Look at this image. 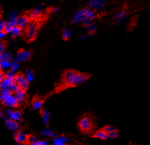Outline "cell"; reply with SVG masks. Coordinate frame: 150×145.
Returning <instances> with one entry per match:
<instances>
[{
    "instance_id": "6da1fadb",
    "label": "cell",
    "mask_w": 150,
    "mask_h": 145,
    "mask_svg": "<svg viewBox=\"0 0 150 145\" xmlns=\"http://www.w3.org/2000/svg\"><path fill=\"white\" fill-rule=\"evenodd\" d=\"M78 71L74 70H67L63 72L62 79V86L64 87H75V80Z\"/></svg>"
},
{
    "instance_id": "7a4b0ae2",
    "label": "cell",
    "mask_w": 150,
    "mask_h": 145,
    "mask_svg": "<svg viewBox=\"0 0 150 145\" xmlns=\"http://www.w3.org/2000/svg\"><path fill=\"white\" fill-rule=\"evenodd\" d=\"M38 32V25L34 22L28 24L25 27V37L28 41H32L36 38Z\"/></svg>"
},
{
    "instance_id": "3957f363",
    "label": "cell",
    "mask_w": 150,
    "mask_h": 145,
    "mask_svg": "<svg viewBox=\"0 0 150 145\" xmlns=\"http://www.w3.org/2000/svg\"><path fill=\"white\" fill-rule=\"evenodd\" d=\"M78 127L82 132L86 133L89 131H91L93 127V122L90 116H84L79 120L78 122Z\"/></svg>"
},
{
    "instance_id": "277c9868",
    "label": "cell",
    "mask_w": 150,
    "mask_h": 145,
    "mask_svg": "<svg viewBox=\"0 0 150 145\" xmlns=\"http://www.w3.org/2000/svg\"><path fill=\"white\" fill-rule=\"evenodd\" d=\"M1 104L6 107H10V108H17L19 106V102L14 94H6L3 95L1 97Z\"/></svg>"
},
{
    "instance_id": "5b68a950",
    "label": "cell",
    "mask_w": 150,
    "mask_h": 145,
    "mask_svg": "<svg viewBox=\"0 0 150 145\" xmlns=\"http://www.w3.org/2000/svg\"><path fill=\"white\" fill-rule=\"evenodd\" d=\"M16 84L19 86V88L26 90L29 86V82L26 79L25 76L21 72H18L15 74V78H14Z\"/></svg>"
},
{
    "instance_id": "8992f818",
    "label": "cell",
    "mask_w": 150,
    "mask_h": 145,
    "mask_svg": "<svg viewBox=\"0 0 150 145\" xmlns=\"http://www.w3.org/2000/svg\"><path fill=\"white\" fill-rule=\"evenodd\" d=\"M87 6L89 8L96 12L102 11L106 6V1L105 0H88Z\"/></svg>"
},
{
    "instance_id": "52a82bcc",
    "label": "cell",
    "mask_w": 150,
    "mask_h": 145,
    "mask_svg": "<svg viewBox=\"0 0 150 145\" xmlns=\"http://www.w3.org/2000/svg\"><path fill=\"white\" fill-rule=\"evenodd\" d=\"M32 56V53L29 51L21 49L17 52L15 57V60L17 62H21L28 61L30 59Z\"/></svg>"
},
{
    "instance_id": "ba28073f",
    "label": "cell",
    "mask_w": 150,
    "mask_h": 145,
    "mask_svg": "<svg viewBox=\"0 0 150 145\" xmlns=\"http://www.w3.org/2000/svg\"><path fill=\"white\" fill-rule=\"evenodd\" d=\"M86 18H85L84 12H83V9L78 10L77 11L75 14L73 16L71 23L72 24H78V23H82L86 21Z\"/></svg>"
},
{
    "instance_id": "9c48e42d",
    "label": "cell",
    "mask_w": 150,
    "mask_h": 145,
    "mask_svg": "<svg viewBox=\"0 0 150 145\" xmlns=\"http://www.w3.org/2000/svg\"><path fill=\"white\" fill-rule=\"evenodd\" d=\"M30 23V19L27 15H19L16 18V25L19 27L25 28Z\"/></svg>"
},
{
    "instance_id": "30bf717a",
    "label": "cell",
    "mask_w": 150,
    "mask_h": 145,
    "mask_svg": "<svg viewBox=\"0 0 150 145\" xmlns=\"http://www.w3.org/2000/svg\"><path fill=\"white\" fill-rule=\"evenodd\" d=\"M6 114L11 119L15 120L16 121H21L23 116H22V112L20 110H6Z\"/></svg>"
},
{
    "instance_id": "8fae6325",
    "label": "cell",
    "mask_w": 150,
    "mask_h": 145,
    "mask_svg": "<svg viewBox=\"0 0 150 145\" xmlns=\"http://www.w3.org/2000/svg\"><path fill=\"white\" fill-rule=\"evenodd\" d=\"M28 136L29 135H27L25 133L22 132V131H18L15 134V140L19 144H26Z\"/></svg>"
},
{
    "instance_id": "7c38bea8",
    "label": "cell",
    "mask_w": 150,
    "mask_h": 145,
    "mask_svg": "<svg viewBox=\"0 0 150 145\" xmlns=\"http://www.w3.org/2000/svg\"><path fill=\"white\" fill-rule=\"evenodd\" d=\"M85 18L86 20H91V21H95L97 18V13L96 11H93V10L89 8H85L83 9Z\"/></svg>"
},
{
    "instance_id": "4fadbf2b",
    "label": "cell",
    "mask_w": 150,
    "mask_h": 145,
    "mask_svg": "<svg viewBox=\"0 0 150 145\" xmlns=\"http://www.w3.org/2000/svg\"><path fill=\"white\" fill-rule=\"evenodd\" d=\"M13 94L15 96V97L17 99L19 104L23 103L25 102L26 99L25 90L21 89V88H19V89H18L16 92H14Z\"/></svg>"
},
{
    "instance_id": "5bb4252c",
    "label": "cell",
    "mask_w": 150,
    "mask_h": 145,
    "mask_svg": "<svg viewBox=\"0 0 150 145\" xmlns=\"http://www.w3.org/2000/svg\"><path fill=\"white\" fill-rule=\"evenodd\" d=\"M5 126L8 130L11 131H15L19 129V125L17 121H16L15 120L11 119V118H8L6 119L5 122Z\"/></svg>"
},
{
    "instance_id": "9a60e30c",
    "label": "cell",
    "mask_w": 150,
    "mask_h": 145,
    "mask_svg": "<svg viewBox=\"0 0 150 145\" xmlns=\"http://www.w3.org/2000/svg\"><path fill=\"white\" fill-rule=\"evenodd\" d=\"M42 13V7L41 6H38L34 8L32 12H30L29 15H27V17L29 18V19H35L40 17Z\"/></svg>"
},
{
    "instance_id": "2e32d148",
    "label": "cell",
    "mask_w": 150,
    "mask_h": 145,
    "mask_svg": "<svg viewBox=\"0 0 150 145\" xmlns=\"http://www.w3.org/2000/svg\"><path fill=\"white\" fill-rule=\"evenodd\" d=\"M69 141L67 137L65 136H56L53 138V144L55 145H64L67 142H68Z\"/></svg>"
},
{
    "instance_id": "e0dca14e",
    "label": "cell",
    "mask_w": 150,
    "mask_h": 145,
    "mask_svg": "<svg viewBox=\"0 0 150 145\" xmlns=\"http://www.w3.org/2000/svg\"><path fill=\"white\" fill-rule=\"evenodd\" d=\"M93 137L95 138L100 139V140H106L110 138V137H109V134L108 133L105 132L103 130L97 131V132H95V134L93 135Z\"/></svg>"
},
{
    "instance_id": "ac0fdd59",
    "label": "cell",
    "mask_w": 150,
    "mask_h": 145,
    "mask_svg": "<svg viewBox=\"0 0 150 145\" xmlns=\"http://www.w3.org/2000/svg\"><path fill=\"white\" fill-rule=\"evenodd\" d=\"M43 104L44 101L40 98L37 97H34L32 102V106L33 110H40V109H42Z\"/></svg>"
},
{
    "instance_id": "d6986e66",
    "label": "cell",
    "mask_w": 150,
    "mask_h": 145,
    "mask_svg": "<svg viewBox=\"0 0 150 145\" xmlns=\"http://www.w3.org/2000/svg\"><path fill=\"white\" fill-rule=\"evenodd\" d=\"M40 114H41V117L44 123L47 125L49 124V120H50V112L47 110H43V109H42Z\"/></svg>"
},
{
    "instance_id": "ffe728a7",
    "label": "cell",
    "mask_w": 150,
    "mask_h": 145,
    "mask_svg": "<svg viewBox=\"0 0 150 145\" xmlns=\"http://www.w3.org/2000/svg\"><path fill=\"white\" fill-rule=\"evenodd\" d=\"M22 33V28L19 27V26L17 25H15L14 26L13 29H12L11 32V35L13 36L14 38L15 37H17V36H20Z\"/></svg>"
},
{
    "instance_id": "44dd1931",
    "label": "cell",
    "mask_w": 150,
    "mask_h": 145,
    "mask_svg": "<svg viewBox=\"0 0 150 145\" xmlns=\"http://www.w3.org/2000/svg\"><path fill=\"white\" fill-rule=\"evenodd\" d=\"M72 32L71 30L69 28H64L62 30V39H63L64 41H67L70 39V37L71 36Z\"/></svg>"
},
{
    "instance_id": "7402d4cb",
    "label": "cell",
    "mask_w": 150,
    "mask_h": 145,
    "mask_svg": "<svg viewBox=\"0 0 150 145\" xmlns=\"http://www.w3.org/2000/svg\"><path fill=\"white\" fill-rule=\"evenodd\" d=\"M11 62L8 60H1L0 62V70L6 69V68H11Z\"/></svg>"
},
{
    "instance_id": "603a6c76",
    "label": "cell",
    "mask_w": 150,
    "mask_h": 145,
    "mask_svg": "<svg viewBox=\"0 0 150 145\" xmlns=\"http://www.w3.org/2000/svg\"><path fill=\"white\" fill-rule=\"evenodd\" d=\"M42 136H46V137H56L57 135H56L54 133L52 132V131L49 128H45L44 129V130L42 132Z\"/></svg>"
},
{
    "instance_id": "cb8c5ba5",
    "label": "cell",
    "mask_w": 150,
    "mask_h": 145,
    "mask_svg": "<svg viewBox=\"0 0 150 145\" xmlns=\"http://www.w3.org/2000/svg\"><path fill=\"white\" fill-rule=\"evenodd\" d=\"M86 29L87 32H88V33L90 34V36H94L95 32L97 31V26L95 23H93L92 25L88 26V27H86Z\"/></svg>"
},
{
    "instance_id": "d4e9b609",
    "label": "cell",
    "mask_w": 150,
    "mask_h": 145,
    "mask_svg": "<svg viewBox=\"0 0 150 145\" xmlns=\"http://www.w3.org/2000/svg\"><path fill=\"white\" fill-rule=\"evenodd\" d=\"M25 76L29 82L33 81V80L34 79V74L31 69H28L26 70Z\"/></svg>"
},
{
    "instance_id": "484cf974",
    "label": "cell",
    "mask_w": 150,
    "mask_h": 145,
    "mask_svg": "<svg viewBox=\"0 0 150 145\" xmlns=\"http://www.w3.org/2000/svg\"><path fill=\"white\" fill-rule=\"evenodd\" d=\"M129 17V15H125V16H123V17H121L119 18V19H115V25H120L121 23H122L123 21H125V19H127V18Z\"/></svg>"
},
{
    "instance_id": "4316f807",
    "label": "cell",
    "mask_w": 150,
    "mask_h": 145,
    "mask_svg": "<svg viewBox=\"0 0 150 145\" xmlns=\"http://www.w3.org/2000/svg\"><path fill=\"white\" fill-rule=\"evenodd\" d=\"M38 140V138H36V136H32V135H29L28 138V140H27V143L26 144H31L32 145L34 144L36 141Z\"/></svg>"
},
{
    "instance_id": "83f0119b",
    "label": "cell",
    "mask_w": 150,
    "mask_h": 145,
    "mask_svg": "<svg viewBox=\"0 0 150 145\" xmlns=\"http://www.w3.org/2000/svg\"><path fill=\"white\" fill-rule=\"evenodd\" d=\"M108 134H109V137H110V138H112V139L117 138L120 136V133H119V132L117 130V129L116 130L112 131V132L109 133Z\"/></svg>"
},
{
    "instance_id": "f1b7e54d",
    "label": "cell",
    "mask_w": 150,
    "mask_h": 145,
    "mask_svg": "<svg viewBox=\"0 0 150 145\" xmlns=\"http://www.w3.org/2000/svg\"><path fill=\"white\" fill-rule=\"evenodd\" d=\"M7 44L6 42L4 40H0V53H2L5 51V49L6 48Z\"/></svg>"
},
{
    "instance_id": "f546056e",
    "label": "cell",
    "mask_w": 150,
    "mask_h": 145,
    "mask_svg": "<svg viewBox=\"0 0 150 145\" xmlns=\"http://www.w3.org/2000/svg\"><path fill=\"white\" fill-rule=\"evenodd\" d=\"M116 129L117 128L115 127V126H113V125H108V126H106V127H105L103 128L102 130H104L105 132H106V133H108V134H109V133L111 132L113 130H116Z\"/></svg>"
},
{
    "instance_id": "4dcf8cb0",
    "label": "cell",
    "mask_w": 150,
    "mask_h": 145,
    "mask_svg": "<svg viewBox=\"0 0 150 145\" xmlns=\"http://www.w3.org/2000/svg\"><path fill=\"white\" fill-rule=\"evenodd\" d=\"M2 56H3V60H8V61H11V55L9 52L4 51V52H2Z\"/></svg>"
},
{
    "instance_id": "1f68e13d",
    "label": "cell",
    "mask_w": 150,
    "mask_h": 145,
    "mask_svg": "<svg viewBox=\"0 0 150 145\" xmlns=\"http://www.w3.org/2000/svg\"><path fill=\"white\" fill-rule=\"evenodd\" d=\"M15 74L16 73H15V71H13V70L10 69L8 71L6 72V77L8 78H10V79L14 80V78H15Z\"/></svg>"
},
{
    "instance_id": "d6a6232c",
    "label": "cell",
    "mask_w": 150,
    "mask_h": 145,
    "mask_svg": "<svg viewBox=\"0 0 150 145\" xmlns=\"http://www.w3.org/2000/svg\"><path fill=\"white\" fill-rule=\"evenodd\" d=\"M19 67V63L17 62H16L15 60L13 62H11V69L13 71H15L16 70H17Z\"/></svg>"
},
{
    "instance_id": "836d02e7",
    "label": "cell",
    "mask_w": 150,
    "mask_h": 145,
    "mask_svg": "<svg viewBox=\"0 0 150 145\" xmlns=\"http://www.w3.org/2000/svg\"><path fill=\"white\" fill-rule=\"evenodd\" d=\"M125 15H127V13L125 11H121L120 12H119L118 13L116 14L115 16V19H119V18L121 17H123V16H125Z\"/></svg>"
},
{
    "instance_id": "e575fe53",
    "label": "cell",
    "mask_w": 150,
    "mask_h": 145,
    "mask_svg": "<svg viewBox=\"0 0 150 145\" xmlns=\"http://www.w3.org/2000/svg\"><path fill=\"white\" fill-rule=\"evenodd\" d=\"M49 144V141L47 140H38L36 141L32 145H46Z\"/></svg>"
},
{
    "instance_id": "d590c367",
    "label": "cell",
    "mask_w": 150,
    "mask_h": 145,
    "mask_svg": "<svg viewBox=\"0 0 150 145\" xmlns=\"http://www.w3.org/2000/svg\"><path fill=\"white\" fill-rule=\"evenodd\" d=\"M93 23H95L94 21H91V20H86V21H85L84 23H82V24L84 26V27H87L88 26L92 25Z\"/></svg>"
},
{
    "instance_id": "8d00e7d4",
    "label": "cell",
    "mask_w": 150,
    "mask_h": 145,
    "mask_svg": "<svg viewBox=\"0 0 150 145\" xmlns=\"http://www.w3.org/2000/svg\"><path fill=\"white\" fill-rule=\"evenodd\" d=\"M6 22L4 21L3 19H0V30L4 31V27L6 26Z\"/></svg>"
},
{
    "instance_id": "74e56055",
    "label": "cell",
    "mask_w": 150,
    "mask_h": 145,
    "mask_svg": "<svg viewBox=\"0 0 150 145\" xmlns=\"http://www.w3.org/2000/svg\"><path fill=\"white\" fill-rule=\"evenodd\" d=\"M6 78V74L2 71V70H0V83Z\"/></svg>"
},
{
    "instance_id": "f35d334b",
    "label": "cell",
    "mask_w": 150,
    "mask_h": 145,
    "mask_svg": "<svg viewBox=\"0 0 150 145\" xmlns=\"http://www.w3.org/2000/svg\"><path fill=\"white\" fill-rule=\"evenodd\" d=\"M88 37H89L88 35H86V34H83V35H81L80 36V39L81 41H86V40L88 39Z\"/></svg>"
},
{
    "instance_id": "ab89813d",
    "label": "cell",
    "mask_w": 150,
    "mask_h": 145,
    "mask_svg": "<svg viewBox=\"0 0 150 145\" xmlns=\"http://www.w3.org/2000/svg\"><path fill=\"white\" fill-rule=\"evenodd\" d=\"M6 34L4 32V31H1V30H0V40H2L4 38V36H6Z\"/></svg>"
},
{
    "instance_id": "60d3db41",
    "label": "cell",
    "mask_w": 150,
    "mask_h": 145,
    "mask_svg": "<svg viewBox=\"0 0 150 145\" xmlns=\"http://www.w3.org/2000/svg\"><path fill=\"white\" fill-rule=\"evenodd\" d=\"M58 11V8H52L51 11H50L51 13L52 14H55L57 13Z\"/></svg>"
},
{
    "instance_id": "b9f144b4",
    "label": "cell",
    "mask_w": 150,
    "mask_h": 145,
    "mask_svg": "<svg viewBox=\"0 0 150 145\" xmlns=\"http://www.w3.org/2000/svg\"><path fill=\"white\" fill-rule=\"evenodd\" d=\"M4 115V113L2 110H0V118L3 117Z\"/></svg>"
},
{
    "instance_id": "7bdbcfd3",
    "label": "cell",
    "mask_w": 150,
    "mask_h": 145,
    "mask_svg": "<svg viewBox=\"0 0 150 145\" xmlns=\"http://www.w3.org/2000/svg\"><path fill=\"white\" fill-rule=\"evenodd\" d=\"M1 97H2V95H1V94H0V100L1 99Z\"/></svg>"
}]
</instances>
